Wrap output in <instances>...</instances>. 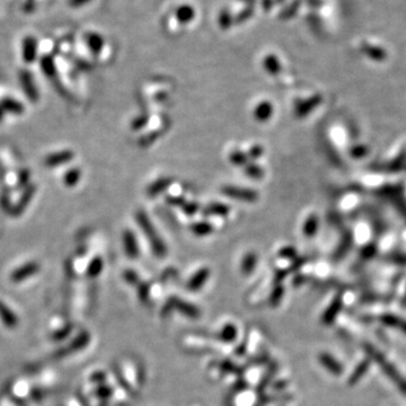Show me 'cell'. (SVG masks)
Here are the masks:
<instances>
[{"label": "cell", "mask_w": 406, "mask_h": 406, "mask_svg": "<svg viewBox=\"0 0 406 406\" xmlns=\"http://www.w3.org/2000/svg\"><path fill=\"white\" fill-rule=\"evenodd\" d=\"M365 350L367 352L368 358H369L371 361H375L376 364L381 368L383 372L385 373L395 385L398 387L399 392L406 395V379L400 375L396 368L393 366L392 362H389L381 352H379L376 348H373V346L370 344H366Z\"/></svg>", "instance_id": "6da1fadb"}, {"label": "cell", "mask_w": 406, "mask_h": 406, "mask_svg": "<svg viewBox=\"0 0 406 406\" xmlns=\"http://www.w3.org/2000/svg\"><path fill=\"white\" fill-rule=\"evenodd\" d=\"M137 220L140 225V228H141L144 231V234H146V236H147L150 245H151V247H153V251L155 252L156 255L159 257L165 256L166 255V247L164 245V242L160 240L158 232H157L155 227L153 226V224H151V221L148 218V216L144 212H138Z\"/></svg>", "instance_id": "7a4b0ae2"}, {"label": "cell", "mask_w": 406, "mask_h": 406, "mask_svg": "<svg viewBox=\"0 0 406 406\" xmlns=\"http://www.w3.org/2000/svg\"><path fill=\"white\" fill-rule=\"evenodd\" d=\"M19 83L21 86V89H23L24 94L26 95L27 99H29L32 103H36L39 101V90H37L36 85L34 83L33 76L31 75L30 71L27 70H21L19 73Z\"/></svg>", "instance_id": "3957f363"}, {"label": "cell", "mask_w": 406, "mask_h": 406, "mask_svg": "<svg viewBox=\"0 0 406 406\" xmlns=\"http://www.w3.org/2000/svg\"><path fill=\"white\" fill-rule=\"evenodd\" d=\"M223 193L227 197L245 202H255L258 199L257 192L251 188H243L238 186H225L223 187Z\"/></svg>", "instance_id": "277c9868"}, {"label": "cell", "mask_w": 406, "mask_h": 406, "mask_svg": "<svg viewBox=\"0 0 406 406\" xmlns=\"http://www.w3.org/2000/svg\"><path fill=\"white\" fill-rule=\"evenodd\" d=\"M75 154L71 150H62L58 151L51 155H47L44 159V165L47 167H59L64 164H68L69 161L74 159Z\"/></svg>", "instance_id": "5b68a950"}, {"label": "cell", "mask_w": 406, "mask_h": 406, "mask_svg": "<svg viewBox=\"0 0 406 406\" xmlns=\"http://www.w3.org/2000/svg\"><path fill=\"white\" fill-rule=\"evenodd\" d=\"M318 360L321 362V365L327 369L328 372H331L334 376H341L343 373V367L340 362L331 355L327 352H323L318 355Z\"/></svg>", "instance_id": "8992f818"}, {"label": "cell", "mask_w": 406, "mask_h": 406, "mask_svg": "<svg viewBox=\"0 0 406 406\" xmlns=\"http://www.w3.org/2000/svg\"><path fill=\"white\" fill-rule=\"evenodd\" d=\"M21 54H23V60L26 63H33L37 58V42L32 36H27L23 41V46H21Z\"/></svg>", "instance_id": "52a82bcc"}, {"label": "cell", "mask_w": 406, "mask_h": 406, "mask_svg": "<svg viewBox=\"0 0 406 406\" xmlns=\"http://www.w3.org/2000/svg\"><path fill=\"white\" fill-rule=\"evenodd\" d=\"M39 269L40 265L35 262H30L27 264H24L23 267L16 269L14 271L12 274V280L14 282H21V281H24L25 279L35 274L37 271H39Z\"/></svg>", "instance_id": "ba28073f"}, {"label": "cell", "mask_w": 406, "mask_h": 406, "mask_svg": "<svg viewBox=\"0 0 406 406\" xmlns=\"http://www.w3.org/2000/svg\"><path fill=\"white\" fill-rule=\"evenodd\" d=\"M123 247L126 254L131 258L139 256V246L137 238L131 230H126L123 232Z\"/></svg>", "instance_id": "9c48e42d"}, {"label": "cell", "mask_w": 406, "mask_h": 406, "mask_svg": "<svg viewBox=\"0 0 406 406\" xmlns=\"http://www.w3.org/2000/svg\"><path fill=\"white\" fill-rule=\"evenodd\" d=\"M342 306H343V302H342V298H341V296L335 297V299L331 302V305H329L327 309L324 312L323 317H322V322L325 325H331L335 321V318L338 317L341 309H342Z\"/></svg>", "instance_id": "30bf717a"}, {"label": "cell", "mask_w": 406, "mask_h": 406, "mask_svg": "<svg viewBox=\"0 0 406 406\" xmlns=\"http://www.w3.org/2000/svg\"><path fill=\"white\" fill-rule=\"evenodd\" d=\"M379 322L385 325V326L399 329L400 332L406 334V319L392 315V314H384L378 317Z\"/></svg>", "instance_id": "8fae6325"}, {"label": "cell", "mask_w": 406, "mask_h": 406, "mask_svg": "<svg viewBox=\"0 0 406 406\" xmlns=\"http://www.w3.org/2000/svg\"><path fill=\"white\" fill-rule=\"evenodd\" d=\"M0 107L3 108L5 113H10V114L20 115L25 111L24 105L19 101H16L12 97H5L4 100L0 101Z\"/></svg>", "instance_id": "7c38bea8"}, {"label": "cell", "mask_w": 406, "mask_h": 406, "mask_svg": "<svg viewBox=\"0 0 406 406\" xmlns=\"http://www.w3.org/2000/svg\"><path fill=\"white\" fill-rule=\"evenodd\" d=\"M210 275V270L209 269H201L200 271L193 275L191 280L188 281L187 283V290L191 291H198L200 288L207 282V280L209 279Z\"/></svg>", "instance_id": "4fadbf2b"}, {"label": "cell", "mask_w": 406, "mask_h": 406, "mask_svg": "<svg viewBox=\"0 0 406 406\" xmlns=\"http://www.w3.org/2000/svg\"><path fill=\"white\" fill-rule=\"evenodd\" d=\"M371 360L369 358L365 359L364 361H361L360 364L355 367L354 371L351 373V376L349 377V385L353 386L355 384H358L362 378L366 376V373L369 370Z\"/></svg>", "instance_id": "5bb4252c"}, {"label": "cell", "mask_w": 406, "mask_h": 406, "mask_svg": "<svg viewBox=\"0 0 406 406\" xmlns=\"http://www.w3.org/2000/svg\"><path fill=\"white\" fill-rule=\"evenodd\" d=\"M273 114V105L270 102H261L254 110V116L259 122H265L271 118Z\"/></svg>", "instance_id": "9a60e30c"}, {"label": "cell", "mask_w": 406, "mask_h": 406, "mask_svg": "<svg viewBox=\"0 0 406 406\" xmlns=\"http://www.w3.org/2000/svg\"><path fill=\"white\" fill-rule=\"evenodd\" d=\"M173 302H174V305H175V307L177 308L178 311H180L181 313H183L184 315H186L187 317H191V318H196V317H199V311H198V308L196 307V306H193V305H191V304H188V302H185V301H183V300H173Z\"/></svg>", "instance_id": "2e32d148"}, {"label": "cell", "mask_w": 406, "mask_h": 406, "mask_svg": "<svg viewBox=\"0 0 406 406\" xmlns=\"http://www.w3.org/2000/svg\"><path fill=\"white\" fill-rule=\"evenodd\" d=\"M321 99H319L318 96H314L313 99H311L309 101L307 102H302L300 103L299 105H297L296 107V115L297 116H305L306 114H308L312 111L311 107H314L315 105H317Z\"/></svg>", "instance_id": "e0dca14e"}, {"label": "cell", "mask_w": 406, "mask_h": 406, "mask_svg": "<svg viewBox=\"0 0 406 406\" xmlns=\"http://www.w3.org/2000/svg\"><path fill=\"white\" fill-rule=\"evenodd\" d=\"M40 66L43 74L49 76V77H52V76L56 75V62H54L52 57H43L40 61Z\"/></svg>", "instance_id": "ac0fdd59"}, {"label": "cell", "mask_w": 406, "mask_h": 406, "mask_svg": "<svg viewBox=\"0 0 406 406\" xmlns=\"http://www.w3.org/2000/svg\"><path fill=\"white\" fill-rule=\"evenodd\" d=\"M257 264V257L255 254L250 253L243 258L242 262V272L245 274H250L253 272V270L255 269Z\"/></svg>", "instance_id": "d6986e66"}, {"label": "cell", "mask_w": 406, "mask_h": 406, "mask_svg": "<svg viewBox=\"0 0 406 406\" xmlns=\"http://www.w3.org/2000/svg\"><path fill=\"white\" fill-rule=\"evenodd\" d=\"M81 177V172L78 169H71L69 170L63 176V182L67 186L73 187L78 184Z\"/></svg>", "instance_id": "ffe728a7"}, {"label": "cell", "mask_w": 406, "mask_h": 406, "mask_svg": "<svg viewBox=\"0 0 406 406\" xmlns=\"http://www.w3.org/2000/svg\"><path fill=\"white\" fill-rule=\"evenodd\" d=\"M318 229V219L317 216H311L309 218H307L304 224V234L306 237H312L315 235V232Z\"/></svg>", "instance_id": "44dd1931"}, {"label": "cell", "mask_w": 406, "mask_h": 406, "mask_svg": "<svg viewBox=\"0 0 406 406\" xmlns=\"http://www.w3.org/2000/svg\"><path fill=\"white\" fill-rule=\"evenodd\" d=\"M237 337V328L232 324H227L219 333V338L225 342H232Z\"/></svg>", "instance_id": "7402d4cb"}, {"label": "cell", "mask_w": 406, "mask_h": 406, "mask_svg": "<svg viewBox=\"0 0 406 406\" xmlns=\"http://www.w3.org/2000/svg\"><path fill=\"white\" fill-rule=\"evenodd\" d=\"M228 207L225 204H221V203H213V204H210L209 207L205 208L204 210V214H208V216H226L228 213Z\"/></svg>", "instance_id": "603a6c76"}, {"label": "cell", "mask_w": 406, "mask_h": 406, "mask_svg": "<svg viewBox=\"0 0 406 406\" xmlns=\"http://www.w3.org/2000/svg\"><path fill=\"white\" fill-rule=\"evenodd\" d=\"M191 230L197 236H207L210 234V232H212L213 228L212 226L208 223H196L192 225Z\"/></svg>", "instance_id": "cb8c5ba5"}, {"label": "cell", "mask_w": 406, "mask_h": 406, "mask_svg": "<svg viewBox=\"0 0 406 406\" xmlns=\"http://www.w3.org/2000/svg\"><path fill=\"white\" fill-rule=\"evenodd\" d=\"M102 269H103V261L101 257H95L93 261H91L88 265V269H87V272L90 275V277H96V275H99L102 272Z\"/></svg>", "instance_id": "d4e9b609"}, {"label": "cell", "mask_w": 406, "mask_h": 406, "mask_svg": "<svg viewBox=\"0 0 406 406\" xmlns=\"http://www.w3.org/2000/svg\"><path fill=\"white\" fill-rule=\"evenodd\" d=\"M229 159L231 161V164H234L236 166H243L247 162V156L245 153H243V151L236 150L234 153H231Z\"/></svg>", "instance_id": "484cf974"}, {"label": "cell", "mask_w": 406, "mask_h": 406, "mask_svg": "<svg viewBox=\"0 0 406 406\" xmlns=\"http://www.w3.org/2000/svg\"><path fill=\"white\" fill-rule=\"evenodd\" d=\"M87 44L90 47V50L94 52H99L102 49V40L96 35H89L87 39Z\"/></svg>", "instance_id": "4316f807"}, {"label": "cell", "mask_w": 406, "mask_h": 406, "mask_svg": "<svg viewBox=\"0 0 406 406\" xmlns=\"http://www.w3.org/2000/svg\"><path fill=\"white\" fill-rule=\"evenodd\" d=\"M169 184H170L169 180H159L158 182H156L155 184H153V185L150 186L149 192L154 196V194H157L158 192L162 191V189L169 185Z\"/></svg>", "instance_id": "83f0119b"}, {"label": "cell", "mask_w": 406, "mask_h": 406, "mask_svg": "<svg viewBox=\"0 0 406 406\" xmlns=\"http://www.w3.org/2000/svg\"><path fill=\"white\" fill-rule=\"evenodd\" d=\"M246 174H247L248 176L253 177V178H259V177H261V176L263 175V171H262L261 169H259L258 166H256V165H251V166H248V167H247Z\"/></svg>", "instance_id": "f1b7e54d"}, {"label": "cell", "mask_w": 406, "mask_h": 406, "mask_svg": "<svg viewBox=\"0 0 406 406\" xmlns=\"http://www.w3.org/2000/svg\"><path fill=\"white\" fill-rule=\"evenodd\" d=\"M33 189H27V191L25 192V194L23 197H21V200L19 201V203L17 204V207H19V210H18V212H20V210L21 209H24L25 207H26V204L30 202V200H31V198H32V194H33Z\"/></svg>", "instance_id": "f546056e"}, {"label": "cell", "mask_w": 406, "mask_h": 406, "mask_svg": "<svg viewBox=\"0 0 406 406\" xmlns=\"http://www.w3.org/2000/svg\"><path fill=\"white\" fill-rule=\"evenodd\" d=\"M124 279L128 281L129 283H135L138 281V274L133 272L132 270H128L124 272Z\"/></svg>", "instance_id": "4dcf8cb0"}, {"label": "cell", "mask_w": 406, "mask_h": 406, "mask_svg": "<svg viewBox=\"0 0 406 406\" xmlns=\"http://www.w3.org/2000/svg\"><path fill=\"white\" fill-rule=\"evenodd\" d=\"M148 294H149V286L147 284H142L140 286V290H139V296H140V299L142 301L147 300L148 298Z\"/></svg>", "instance_id": "1f68e13d"}, {"label": "cell", "mask_w": 406, "mask_h": 406, "mask_svg": "<svg viewBox=\"0 0 406 406\" xmlns=\"http://www.w3.org/2000/svg\"><path fill=\"white\" fill-rule=\"evenodd\" d=\"M198 209H199V207H198V204H196V203L184 204V208H183V210L185 211L187 214H193Z\"/></svg>", "instance_id": "d6a6232c"}, {"label": "cell", "mask_w": 406, "mask_h": 406, "mask_svg": "<svg viewBox=\"0 0 406 406\" xmlns=\"http://www.w3.org/2000/svg\"><path fill=\"white\" fill-rule=\"evenodd\" d=\"M263 153V149L262 147H259V146H254V147L250 150V156L253 157V158H257L262 155Z\"/></svg>", "instance_id": "836d02e7"}, {"label": "cell", "mask_w": 406, "mask_h": 406, "mask_svg": "<svg viewBox=\"0 0 406 406\" xmlns=\"http://www.w3.org/2000/svg\"><path fill=\"white\" fill-rule=\"evenodd\" d=\"M275 295L273 296L274 298H272V299H271V301L273 302V304H277L278 301H280L281 300V297H282V292H283V289H282V286H280V288H277L275 289Z\"/></svg>", "instance_id": "e575fe53"}, {"label": "cell", "mask_w": 406, "mask_h": 406, "mask_svg": "<svg viewBox=\"0 0 406 406\" xmlns=\"http://www.w3.org/2000/svg\"><path fill=\"white\" fill-rule=\"evenodd\" d=\"M281 256H286V257H294L295 256V251L292 250L291 247H285L284 250L281 251Z\"/></svg>", "instance_id": "d590c367"}, {"label": "cell", "mask_w": 406, "mask_h": 406, "mask_svg": "<svg viewBox=\"0 0 406 406\" xmlns=\"http://www.w3.org/2000/svg\"><path fill=\"white\" fill-rule=\"evenodd\" d=\"M87 0H69V5L70 6H74V7H77L80 6V5H84Z\"/></svg>", "instance_id": "8d00e7d4"}, {"label": "cell", "mask_w": 406, "mask_h": 406, "mask_svg": "<svg viewBox=\"0 0 406 406\" xmlns=\"http://www.w3.org/2000/svg\"><path fill=\"white\" fill-rule=\"evenodd\" d=\"M4 116H5V111L3 110L2 107H0V122L4 120Z\"/></svg>", "instance_id": "74e56055"}, {"label": "cell", "mask_w": 406, "mask_h": 406, "mask_svg": "<svg viewBox=\"0 0 406 406\" xmlns=\"http://www.w3.org/2000/svg\"><path fill=\"white\" fill-rule=\"evenodd\" d=\"M403 304L406 305V294H405V297H404V299H403Z\"/></svg>", "instance_id": "f35d334b"}]
</instances>
